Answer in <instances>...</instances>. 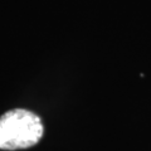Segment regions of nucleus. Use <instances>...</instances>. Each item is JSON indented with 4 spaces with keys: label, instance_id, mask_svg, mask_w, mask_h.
I'll list each match as a JSON object with an SVG mask.
<instances>
[{
    "label": "nucleus",
    "instance_id": "obj_1",
    "mask_svg": "<svg viewBox=\"0 0 151 151\" xmlns=\"http://www.w3.org/2000/svg\"><path fill=\"white\" fill-rule=\"evenodd\" d=\"M43 124L35 113L17 108L0 117V150L28 149L39 142Z\"/></svg>",
    "mask_w": 151,
    "mask_h": 151
}]
</instances>
